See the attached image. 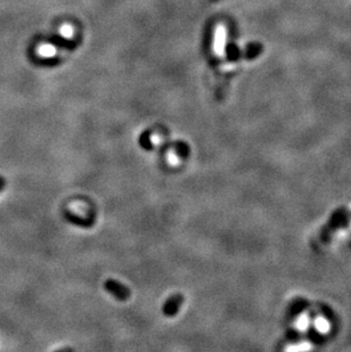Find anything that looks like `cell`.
I'll return each instance as SVG.
<instances>
[{"label":"cell","mask_w":351,"mask_h":352,"mask_svg":"<svg viewBox=\"0 0 351 352\" xmlns=\"http://www.w3.org/2000/svg\"><path fill=\"white\" fill-rule=\"evenodd\" d=\"M104 289L107 293L111 294L117 301L126 302L131 297V291L129 287L121 282L115 281V279H107L104 283Z\"/></svg>","instance_id":"6da1fadb"},{"label":"cell","mask_w":351,"mask_h":352,"mask_svg":"<svg viewBox=\"0 0 351 352\" xmlns=\"http://www.w3.org/2000/svg\"><path fill=\"white\" fill-rule=\"evenodd\" d=\"M141 146L144 150H151L152 149V144L150 141V134L149 133H144L141 137Z\"/></svg>","instance_id":"30bf717a"},{"label":"cell","mask_w":351,"mask_h":352,"mask_svg":"<svg viewBox=\"0 0 351 352\" xmlns=\"http://www.w3.org/2000/svg\"><path fill=\"white\" fill-rule=\"evenodd\" d=\"M185 302V298L180 293H176L170 295L169 298L166 300V302L162 306V314L168 318H174L175 316L180 310L182 303Z\"/></svg>","instance_id":"3957f363"},{"label":"cell","mask_w":351,"mask_h":352,"mask_svg":"<svg viewBox=\"0 0 351 352\" xmlns=\"http://www.w3.org/2000/svg\"><path fill=\"white\" fill-rule=\"evenodd\" d=\"M311 348H313V346L309 345L308 342H299V343H295L294 346L287 347L286 350H289V351H306V350H310Z\"/></svg>","instance_id":"9c48e42d"},{"label":"cell","mask_w":351,"mask_h":352,"mask_svg":"<svg viewBox=\"0 0 351 352\" xmlns=\"http://www.w3.org/2000/svg\"><path fill=\"white\" fill-rule=\"evenodd\" d=\"M227 42V29L223 24H218L214 29L212 50L213 54L219 58L225 57Z\"/></svg>","instance_id":"7a4b0ae2"},{"label":"cell","mask_w":351,"mask_h":352,"mask_svg":"<svg viewBox=\"0 0 351 352\" xmlns=\"http://www.w3.org/2000/svg\"><path fill=\"white\" fill-rule=\"evenodd\" d=\"M6 185H7V180H6V178L3 177V176H0V193H1V191H2L3 189H5Z\"/></svg>","instance_id":"8fae6325"},{"label":"cell","mask_w":351,"mask_h":352,"mask_svg":"<svg viewBox=\"0 0 351 352\" xmlns=\"http://www.w3.org/2000/svg\"><path fill=\"white\" fill-rule=\"evenodd\" d=\"M176 151H177V153L180 155L181 158H187L189 155V147L186 143L178 142L176 144Z\"/></svg>","instance_id":"ba28073f"},{"label":"cell","mask_w":351,"mask_h":352,"mask_svg":"<svg viewBox=\"0 0 351 352\" xmlns=\"http://www.w3.org/2000/svg\"><path fill=\"white\" fill-rule=\"evenodd\" d=\"M314 324H315V327H316V330L322 334L329 333V331L331 330L330 322L327 321L325 317H323V316H318V317L315 319Z\"/></svg>","instance_id":"8992f818"},{"label":"cell","mask_w":351,"mask_h":352,"mask_svg":"<svg viewBox=\"0 0 351 352\" xmlns=\"http://www.w3.org/2000/svg\"><path fill=\"white\" fill-rule=\"evenodd\" d=\"M310 317H309V315L307 314V313H303L301 315H299L297 318H295V321H294V327L297 329L298 331H300V332H305L308 330V327L310 325Z\"/></svg>","instance_id":"5b68a950"},{"label":"cell","mask_w":351,"mask_h":352,"mask_svg":"<svg viewBox=\"0 0 351 352\" xmlns=\"http://www.w3.org/2000/svg\"><path fill=\"white\" fill-rule=\"evenodd\" d=\"M59 34L65 39H72L75 34V27L70 23H64L58 29Z\"/></svg>","instance_id":"52a82bcc"},{"label":"cell","mask_w":351,"mask_h":352,"mask_svg":"<svg viewBox=\"0 0 351 352\" xmlns=\"http://www.w3.org/2000/svg\"><path fill=\"white\" fill-rule=\"evenodd\" d=\"M37 54L42 58H53L57 54V48L53 43H41L37 48Z\"/></svg>","instance_id":"277c9868"}]
</instances>
